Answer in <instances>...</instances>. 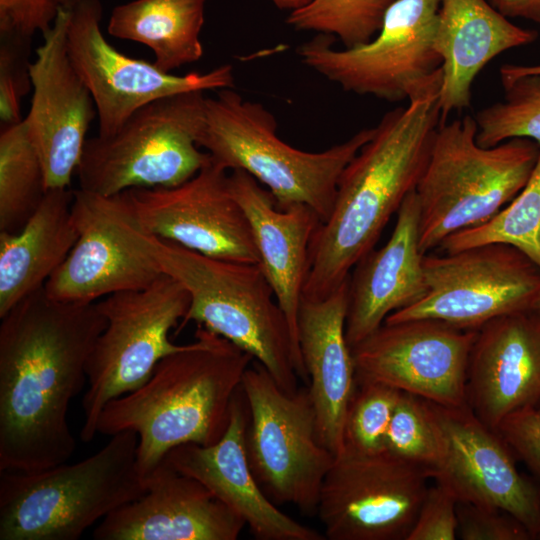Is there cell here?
Instances as JSON below:
<instances>
[{
    "mask_svg": "<svg viewBox=\"0 0 540 540\" xmlns=\"http://www.w3.org/2000/svg\"><path fill=\"white\" fill-rule=\"evenodd\" d=\"M105 324L96 302L58 301L44 287L1 317L0 471H39L71 457L70 403Z\"/></svg>",
    "mask_w": 540,
    "mask_h": 540,
    "instance_id": "cell-1",
    "label": "cell"
},
{
    "mask_svg": "<svg viewBox=\"0 0 540 540\" xmlns=\"http://www.w3.org/2000/svg\"><path fill=\"white\" fill-rule=\"evenodd\" d=\"M438 97L420 96L384 114L347 164L333 210L311 238L303 298L323 299L338 289L416 189L441 123Z\"/></svg>",
    "mask_w": 540,
    "mask_h": 540,
    "instance_id": "cell-2",
    "label": "cell"
},
{
    "mask_svg": "<svg viewBox=\"0 0 540 540\" xmlns=\"http://www.w3.org/2000/svg\"><path fill=\"white\" fill-rule=\"evenodd\" d=\"M253 357L198 325L193 342L163 358L137 389L109 401L97 433L138 436L137 468L146 482L179 445L208 446L225 433L233 399Z\"/></svg>",
    "mask_w": 540,
    "mask_h": 540,
    "instance_id": "cell-3",
    "label": "cell"
},
{
    "mask_svg": "<svg viewBox=\"0 0 540 540\" xmlns=\"http://www.w3.org/2000/svg\"><path fill=\"white\" fill-rule=\"evenodd\" d=\"M140 241L163 273L188 292V322L224 337L259 362L286 391L309 379L288 321L258 263L209 257L152 236Z\"/></svg>",
    "mask_w": 540,
    "mask_h": 540,
    "instance_id": "cell-4",
    "label": "cell"
},
{
    "mask_svg": "<svg viewBox=\"0 0 540 540\" xmlns=\"http://www.w3.org/2000/svg\"><path fill=\"white\" fill-rule=\"evenodd\" d=\"M138 436L122 431L96 453L39 471H0V540H77L140 496Z\"/></svg>",
    "mask_w": 540,
    "mask_h": 540,
    "instance_id": "cell-5",
    "label": "cell"
},
{
    "mask_svg": "<svg viewBox=\"0 0 540 540\" xmlns=\"http://www.w3.org/2000/svg\"><path fill=\"white\" fill-rule=\"evenodd\" d=\"M206 97L200 148L227 170H242L263 184L284 209L312 208L325 222L334 206L340 176L372 137L365 128L320 152L297 149L277 134L275 117L260 103L245 100L233 88Z\"/></svg>",
    "mask_w": 540,
    "mask_h": 540,
    "instance_id": "cell-6",
    "label": "cell"
},
{
    "mask_svg": "<svg viewBox=\"0 0 540 540\" xmlns=\"http://www.w3.org/2000/svg\"><path fill=\"white\" fill-rule=\"evenodd\" d=\"M466 115L438 126L415 192L420 206L419 247L427 254L449 235L479 225L527 184L540 144L512 138L493 147L477 143Z\"/></svg>",
    "mask_w": 540,
    "mask_h": 540,
    "instance_id": "cell-7",
    "label": "cell"
},
{
    "mask_svg": "<svg viewBox=\"0 0 540 540\" xmlns=\"http://www.w3.org/2000/svg\"><path fill=\"white\" fill-rule=\"evenodd\" d=\"M205 102L199 90L164 97L138 109L115 134L87 138L76 169L79 189L112 196L192 178L211 158L198 145Z\"/></svg>",
    "mask_w": 540,
    "mask_h": 540,
    "instance_id": "cell-8",
    "label": "cell"
},
{
    "mask_svg": "<svg viewBox=\"0 0 540 540\" xmlns=\"http://www.w3.org/2000/svg\"><path fill=\"white\" fill-rule=\"evenodd\" d=\"M442 0H395L378 33L367 43L333 47L318 34L300 44L301 62L344 91L389 102L439 93L442 61L434 47Z\"/></svg>",
    "mask_w": 540,
    "mask_h": 540,
    "instance_id": "cell-9",
    "label": "cell"
},
{
    "mask_svg": "<svg viewBox=\"0 0 540 540\" xmlns=\"http://www.w3.org/2000/svg\"><path fill=\"white\" fill-rule=\"evenodd\" d=\"M241 390L248 409L246 452L257 482L276 505L315 515L335 455L318 438L308 386L288 392L253 360Z\"/></svg>",
    "mask_w": 540,
    "mask_h": 540,
    "instance_id": "cell-10",
    "label": "cell"
},
{
    "mask_svg": "<svg viewBox=\"0 0 540 540\" xmlns=\"http://www.w3.org/2000/svg\"><path fill=\"white\" fill-rule=\"evenodd\" d=\"M96 304L106 324L87 364L80 431L84 442L94 439L109 401L137 389L163 358L186 346L173 343L169 333L185 317L190 296L163 273L144 289L114 293Z\"/></svg>",
    "mask_w": 540,
    "mask_h": 540,
    "instance_id": "cell-11",
    "label": "cell"
},
{
    "mask_svg": "<svg viewBox=\"0 0 540 540\" xmlns=\"http://www.w3.org/2000/svg\"><path fill=\"white\" fill-rule=\"evenodd\" d=\"M427 292L415 304L391 313L385 323L430 318L462 330L530 311L540 295V268L517 248L501 243L425 254Z\"/></svg>",
    "mask_w": 540,
    "mask_h": 540,
    "instance_id": "cell-12",
    "label": "cell"
},
{
    "mask_svg": "<svg viewBox=\"0 0 540 540\" xmlns=\"http://www.w3.org/2000/svg\"><path fill=\"white\" fill-rule=\"evenodd\" d=\"M432 479L428 468L386 449L335 455L317 515L329 540H406Z\"/></svg>",
    "mask_w": 540,
    "mask_h": 540,
    "instance_id": "cell-13",
    "label": "cell"
},
{
    "mask_svg": "<svg viewBox=\"0 0 540 540\" xmlns=\"http://www.w3.org/2000/svg\"><path fill=\"white\" fill-rule=\"evenodd\" d=\"M72 216L77 241L44 285L52 299L95 303L144 289L163 274L140 241L142 227L123 192L105 196L74 190Z\"/></svg>",
    "mask_w": 540,
    "mask_h": 540,
    "instance_id": "cell-14",
    "label": "cell"
},
{
    "mask_svg": "<svg viewBox=\"0 0 540 540\" xmlns=\"http://www.w3.org/2000/svg\"><path fill=\"white\" fill-rule=\"evenodd\" d=\"M101 19L99 0H81L70 8L66 40L69 59L95 103L99 136L115 134L132 114L155 100L234 87L230 64L175 75L121 53L104 37Z\"/></svg>",
    "mask_w": 540,
    "mask_h": 540,
    "instance_id": "cell-15",
    "label": "cell"
},
{
    "mask_svg": "<svg viewBox=\"0 0 540 540\" xmlns=\"http://www.w3.org/2000/svg\"><path fill=\"white\" fill-rule=\"evenodd\" d=\"M477 330L430 318L383 323L351 347L356 382H379L445 406L467 404Z\"/></svg>",
    "mask_w": 540,
    "mask_h": 540,
    "instance_id": "cell-16",
    "label": "cell"
},
{
    "mask_svg": "<svg viewBox=\"0 0 540 540\" xmlns=\"http://www.w3.org/2000/svg\"><path fill=\"white\" fill-rule=\"evenodd\" d=\"M229 172L211 157L182 184L123 193L146 233L209 257L259 264L249 220L230 189Z\"/></svg>",
    "mask_w": 540,
    "mask_h": 540,
    "instance_id": "cell-17",
    "label": "cell"
},
{
    "mask_svg": "<svg viewBox=\"0 0 540 540\" xmlns=\"http://www.w3.org/2000/svg\"><path fill=\"white\" fill-rule=\"evenodd\" d=\"M428 403L444 445L432 479L447 487L457 502L511 514L537 539L540 486L518 471L515 455L500 433L485 425L468 404Z\"/></svg>",
    "mask_w": 540,
    "mask_h": 540,
    "instance_id": "cell-18",
    "label": "cell"
},
{
    "mask_svg": "<svg viewBox=\"0 0 540 540\" xmlns=\"http://www.w3.org/2000/svg\"><path fill=\"white\" fill-rule=\"evenodd\" d=\"M70 8L60 7L30 64L32 99L23 118L43 164L48 189L68 188L97 115L92 95L66 48Z\"/></svg>",
    "mask_w": 540,
    "mask_h": 540,
    "instance_id": "cell-19",
    "label": "cell"
},
{
    "mask_svg": "<svg viewBox=\"0 0 540 540\" xmlns=\"http://www.w3.org/2000/svg\"><path fill=\"white\" fill-rule=\"evenodd\" d=\"M145 493L107 515L96 540H236L244 521L206 486L164 460Z\"/></svg>",
    "mask_w": 540,
    "mask_h": 540,
    "instance_id": "cell-20",
    "label": "cell"
},
{
    "mask_svg": "<svg viewBox=\"0 0 540 540\" xmlns=\"http://www.w3.org/2000/svg\"><path fill=\"white\" fill-rule=\"evenodd\" d=\"M248 409L236 393L228 427L214 444H183L171 449L166 463L195 478L235 512L258 540H324V534L291 518L270 500L257 482L246 452Z\"/></svg>",
    "mask_w": 540,
    "mask_h": 540,
    "instance_id": "cell-21",
    "label": "cell"
},
{
    "mask_svg": "<svg viewBox=\"0 0 540 540\" xmlns=\"http://www.w3.org/2000/svg\"><path fill=\"white\" fill-rule=\"evenodd\" d=\"M467 404L489 428L512 412L540 402V317L524 311L496 317L471 348Z\"/></svg>",
    "mask_w": 540,
    "mask_h": 540,
    "instance_id": "cell-22",
    "label": "cell"
},
{
    "mask_svg": "<svg viewBox=\"0 0 540 540\" xmlns=\"http://www.w3.org/2000/svg\"><path fill=\"white\" fill-rule=\"evenodd\" d=\"M393 232L384 246L372 249L349 276L345 335L358 344L393 312L409 307L427 292L419 247L420 206L412 191L397 211Z\"/></svg>",
    "mask_w": 540,
    "mask_h": 540,
    "instance_id": "cell-23",
    "label": "cell"
},
{
    "mask_svg": "<svg viewBox=\"0 0 540 540\" xmlns=\"http://www.w3.org/2000/svg\"><path fill=\"white\" fill-rule=\"evenodd\" d=\"M229 185L249 220L259 265L299 347L297 321L309 272V246L322 222L304 204L278 208L269 190L245 171H230Z\"/></svg>",
    "mask_w": 540,
    "mask_h": 540,
    "instance_id": "cell-24",
    "label": "cell"
},
{
    "mask_svg": "<svg viewBox=\"0 0 540 540\" xmlns=\"http://www.w3.org/2000/svg\"><path fill=\"white\" fill-rule=\"evenodd\" d=\"M349 278L329 296L302 298L297 333L320 442L334 455L343 449L346 413L357 383L345 335Z\"/></svg>",
    "mask_w": 540,
    "mask_h": 540,
    "instance_id": "cell-25",
    "label": "cell"
},
{
    "mask_svg": "<svg viewBox=\"0 0 540 540\" xmlns=\"http://www.w3.org/2000/svg\"><path fill=\"white\" fill-rule=\"evenodd\" d=\"M537 35L511 22L487 0H442L434 37L442 61L441 123L469 107L473 82L493 58L532 43Z\"/></svg>",
    "mask_w": 540,
    "mask_h": 540,
    "instance_id": "cell-26",
    "label": "cell"
},
{
    "mask_svg": "<svg viewBox=\"0 0 540 540\" xmlns=\"http://www.w3.org/2000/svg\"><path fill=\"white\" fill-rule=\"evenodd\" d=\"M74 190L48 189L17 232L0 231V318L43 288L78 238L72 216Z\"/></svg>",
    "mask_w": 540,
    "mask_h": 540,
    "instance_id": "cell-27",
    "label": "cell"
},
{
    "mask_svg": "<svg viewBox=\"0 0 540 540\" xmlns=\"http://www.w3.org/2000/svg\"><path fill=\"white\" fill-rule=\"evenodd\" d=\"M205 5L206 0H133L113 8L107 30L149 47L153 63L170 73L201 59Z\"/></svg>",
    "mask_w": 540,
    "mask_h": 540,
    "instance_id": "cell-28",
    "label": "cell"
},
{
    "mask_svg": "<svg viewBox=\"0 0 540 540\" xmlns=\"http://www.w3.org/2000/svg\"><path fill=\"white\" fill-rule=\"evenodd\" d=\"M47 190L43 164L24 120L2 127L0 231H19L34 214Z\"/></svg>",
    "mask_w": 540,
    "mask_h": 540,
    "instance_id": "cell-29",
    "label": "cell"
},
{
    "mask_svg": "<svg viewBox=\"0 0 540 540\" xmlns=\"http://www.w3.org/2000/svg\"><path fill=\"white\" fill-rule=\"evenodd\" d=\"M513 246L540 268V150L527 184L489 220L446 237L440 244L452 253L484 244Z\"/></svg>",
    "mask_w": 540,
    "mask_h": 540,
    "instance_id": "cell-30",
    "label": "cell"
},
{
    "mask_svg": "<svg viewBox=\"0 0 540 540\" xmlns=\"http://www.w3.org/2000/svg\"><path fill=\"white\" fill-rule=\"evenodd\" d=\"M504 100L480 110L474 117L477 143L493 147L512 138L540 144V74L501 78Z\"/></svg>",
    "mask_w": 540,
    "mask_h": 540,
    "instance_id": "cell-31",
    "label": "cell"
},
{
    "mask_svg": "<svg viewBox=\"0 0 540 540\" xmlns=\"http://www.w3.org/2000/svg\"><path fill=\"white\" fill-rule=\"evenodd\" d=\"M395 0H311L293 10L286 23L297 31L338 38L345 48L369 42Z\"/></svg>",
    "mask_w": 540,
    "mask_h": 540,
    "instance_id": "cell-32",
    "label": "cell"
},
{
    "mask_svg": "<svg viewBox=\"0 0 540 540\" xmlns=\"http://www.w3.org/2000/svg\"><path fill=\"white\" fill-rule=\"evenodd\" d=\"M384 448L409 462L437 468L444 456L443 439L427 400L400 393L385 437Z\"/></svg>",
    "mask_w": 540,
    "mask_h": 540,
    "instance_id": "cell-33",
    "label": "cell"
},
{
    "mask_svg": "<svg viewBox=\"0 0 540 540\" xmlns=\"http://www.w3.org/2000/svg\"><path fill=\"white\" fill-rule=\"evenodd\" d=\"M356 383L344 422L342 450L379 452L385 449V437L401 391L379 382Z\"/></svg>",
    "mask_w": 540,
    "mask_h": 540,
    "instance_id": "cell-34",
    "label": "cell"
},
{
    "mask_svg": "<svg viewBox=\"0 0 540 540\" xmlns=\"http://www.w3.org/2000/svg\"><path fill=\"white\" fill-rule=\"evenodd\" d=\"M31 38L1 34L0 43V120L9 126L23 120L21 102L31 90Z\"/></svg>",
    "mask_w": 540,
    "mask_h": 540,
    "instance_id": "cell-35",
    "label": "cell"
},
{
    "mask_svg": "<svg viewBox=\"0 0 540 540\" xmlns=\"http://www.w3.org/2000/svg\"><path fill=\"white\" fill-rule=\"evenodd\" d=\"M462 540H532L530 531L511 514L492 507L457 503Z\"/></svg>",
    "mask_w": 540,
    "mask_h": 540,
    "instance_id": "cell-36",
    "label": "cell"
},
{
    "mask_svg": "<svg viewBox=\"0 0 540 540\" xmlns=\"http://www.w3.org/2000/svg\"><path fill=\"white\" fill-rule=\"evenodd\" d=\"M457 500L444 485L429 486L406 540H455L458 538Z\"/></svg>",
    "mask_w": 540,
    "mask_h": 540,
    "instance_id": "cell-37",
    "label": "cell"
},
{
    "mask_svg": "<svg viewBox=\"0 0 540 540\" xmlns=\"http://www.w3.org/2000/svg\"><path fill=\"white\" fill-rule=\"evenodd\" d=\"M497 431L540 482V411L536 407L516 410L503 419Z\"/></svg>",
    "mask_w": 540,
    "mask_h": 540,
    "instance_id": "cell-38",
    "label": "cell"
},
{
    "mask_svg": "<svg viewBox=\"0 0 540 540\" xmlns=\"http://www.w3.org/2000/svg\"><path fill=\"white\" fill-rule=\"evenodd\" d=\"M60 6L56 0H0V34L32 38L54 23Z\"/></svg>",
    "mask_w": 540,
    "mask_h": 540,
    "instance_id": "cell-39",
    "label": "cell"
},
{
    "mask_svg": "<svg viewBox=\"0 0 540 540\" xmlns=\"http://www.w3.org/2000/svg\"><path fill=\"white\" fill-rule=\"evenodd\" d=\"M507 18H522L540 24V0H487Z\"/></svg>",
    "mask_w": 540,
    "mask_h": 540,
    "instance_id": "cell-40",
    "label": "cell"
},
{
    "mask_svg": "<svg viewBox=\"0 0 540 540\" xmlns=\"http://www.w3.org/2000/svg\"><path fill=\"white\" fill-rule=\"evenodd\" d=\"M527 74H540L539 65L505 64L500 68V78H513Z\"/></svg>",
    "mask_w": 540,
    "mask_h": 540,
    "instance_id": "cell-41",
    "label": "cell"
},
{
    "mask_svg": "<svg viewBox=\"0 0 540 540\" xmlns=\"http://www.w3.org/2000/svg\"><path fill=\"white\" fill-rule=\"evenodd\" d=\"M311 0H271V2L281 10H289L290 12L303 7Z\"/></svg>",
    "mask_w": 540,
    "mask_h": 540,
    "instance_id": "cell-42",
    "label": "cell"
},
{
    "mask_svg": "<svg viewBox=\"0 0 540 540\" xmlns=\"http://www.w3.org/2000/svg\"><path fill=\"white\" fill-rule=\"evenodd\" d=\"M60 7L71 8L81 0H56Z\"/></svg>",
    "mask_w": 540,
    "mask_h": 540,
    "instance_id": "cell-43",
    "label": "cell"
},
{
    "mask_svg": "<svg viewBox=\"0 0 540 540\" xmlns=\"http://www.w3.org/2000/svg\"><path fill=\"white\" fill-rule=\"evenodd\" d=\"M532 311L535 312L540 317V295L538 296L537 300L535 301Z\"/></svg>",
    "mask_w": 540,
    "mask_h": 540,
    "instance_id": "cell-44",
    "label": "cell"
},
{
    "mask_svg": "<svg viewBox=\"0 0 540 540\" xmlns=\"http://www.w3.org/2000/svg\"><path fill=\"white\" fill-rule=\"evenodd\" d=\"M536 408L540 411V402H539V404H538V406Z\"/></svg>",
    "mask_w": 540,
    "mask_h": 540,
    "instance_id": "cell-45",
    "label": "cell"
},
{
    "mask_svg": "<svg viewBox=\"0 0 540 540\" xmlns=\"http://www.w3.org/2000/svg\"><path fill=\"white\" fill-rule=\"evenodd\" d=\"M537 539H539V540H540V533L538 534V536H537Z\"/></svg>",
    "mask_w": 540,
    "mask_h": 540,
    "instance_id": "cell-46",
    "label": "cell"
}]
</instances>
